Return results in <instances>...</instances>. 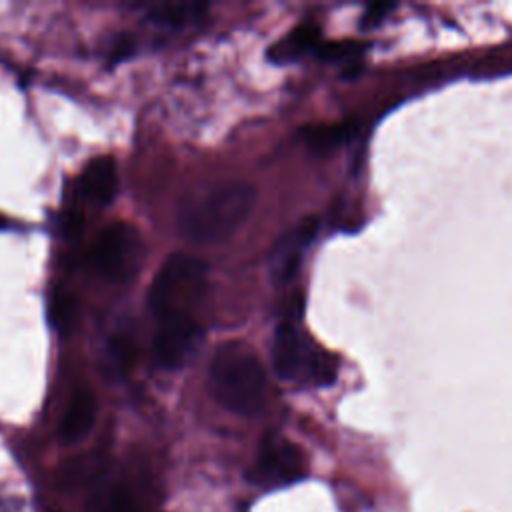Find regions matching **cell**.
<instances>
[{
  "mask_svg": "<svg viewBox=\"0 0 512 512\" xmlns=\"http://www.w3.org/2000/svg\"><path fill=\"white\" fill-rule=\"evenodd\" d=\"M256 188L242 180L220 182L190 194L178 208L176 226L182 236L198 244L230 238L252 214Z\"/></svg>",
  "mask_w": 512,
  "mask_h": 512,
  "instance_id": "cell-1",
  "label": "cell"
},
{
  "mask_svg": "<svg viewBox=\"0 0 512 512\" xmlns=\"http://www.w3.org/2000/svg\"><path fill=\"white\" fill-rule=\"evenodd\" d=\"M298 320H282L272 340V366L284 380H310L328 386L336 378V360L316 348L298 328Z\"/></svg>",
  "mask_w": 512,
  "mask_h": 512,
  "instance_id": "cell-4",
  "label": "cell"
},
{
  "mask_svg": "<svg viewBox=\"0 0 512 512\" xmlns=\"http://www.w3.org/2000/svg\"><path fill=\"white\" fill-rule=\"evenodd\" d=\"M318 226H320L318 218L308 216L276 240V244L272 246L270 256H268V272H270V280L274 284H278V286L288 284L296 276V272L302 264V256L308 250V246L312 244V240L318 232Z\"/></svg>",
  "mask_w": 512,
  "mask_h": 512,
  "instance_id": "cell-8",
  "label": "cell"
},
{
  "mask_svg": "<svg viewBox=\"0 0 512 512\" xmlns=\"http://www.w3.org/2000/svg\"><path fill=\"white\" fill-rule=\"evenodd\" d=\"M364 50L362 42H354V40H342V42H328L324 46H318V54L322 60H348L354 58L358 52Z\"/></svg>",
  "mask_w": 512,
  "mask_h": 512,
  "instance_id": "cell-17",
  "label": "cell"
},
{
  "mask_svg": "<svg viewBox=\"0 0 512 512\" xmlns=\"http://www.w3.org/2000/svg\"><path fill=\"white\" fill-rule=\"evenodd\" d=\"M304 142L310 150L324 154L340 146L348 136V124H320V126H306Z\"/></svg>",
  "mask_w": 512,
  "mask_h": 512,
  "instance_id": "cell-15",
  "label": "cell"
},
{
  "mask_svg": "<svg viewBox=\"0 0 512 512\" xmlns=\"http://www.w3.org/2000/svg\"><path fill=\"white\" fill-rule=\"evenodd\" d=\"M82 192L96 204H108L118 192V168L110 156L92 158L80 176Z\"/></svg>",
  "mask_w": 512,
  "mask_h": 512,
  "instance_id": "cell-9",
  "label": "cell"
},
{
  "mask_svg": "<svg viewBox=\"0 0 512 512\" xmlns=\"http://www.w3.org/2000/svg\"><path fill=\"white\" fill-rule=\"evenodd\" d=\"M88 512H140V504L128 486L104 480L92 490Z\"/></svg>",
  "mask_w": 512,
  "mask_h": 512,
  "instance_id": "cell-13",
  "label": "cell"
},
{
  "mask_svg": "<svg viewBox=\"0 0 512 512\" xmlns=\"http://www.w3.org/2000/svg\"><path fill=\"white\" fill-rule=\"evenodd\" d=\"M82 214L78 212V210H70L66 216H64V220H62V230H64V234L68 236V238H76V236H80V232H82Z\"/></svg>",
  "mask_w": 512,
  "mask_h": 512,
  "instance_id": "cell-18",
  "label": "cell"
},
{
  "mask_svg": "<svg viewBox=\"0 0 512 512\" xmlns=\"http://www.w3.org/2000/svg\"><path fill=\"white\" fill-rule=\"evenodd\" d=\"M206 276L208 266L204 260L182 252L168 256L150 284L148 308L156 318L172 314L190 316L206 286Z\"/></svg>",
  "mask_w": 512,
  "mask_h": 512,
  "instance_id": "cell-3",
  "label": "cell"
},
{
  "mask_svg": "<svg viewBox=\"0 0 512 512\" xmlns=\"http://www.w3.org/2000/svg\"><path fill=\"white\" fill-rule=\"evenodd\" d=\"M208 390L226 410L252 416L266 400V372L246 342L220 344L208 364Z\"/></svg>",
  "mask_w": 512,
  "mask_h": 512,
  "instance_id": "cell-2",
  "label": "cell"
},
{
  "mask_svg": "<svg viewBox=\"0 0 512 512\" xmlns=\"http://www.w3.org/2000/svg\"><path fill=\"white\" fill-rule=\"evenodd\" d=\"M390 10V6H384V4H376L372 6L370 10H366L364 18H362V26H374L378 20H382V16Z\"/></svg>",
  "mask_w": 512,
  "mask_h": 512,
  "instance_id": "cell-19",
  "label": "cell"
},
{
  "mask_svg": "<svg viewBox=\"0 0 512 512\" xmlns=\"http://www.w3.org/2000/svg\"><path fill=\"white\" fill-rule=\"evenodd\" d=\"M318 40H320V28L312 22H302L296 28H292L284 38H280L270 46L268 60L276 64L294 62L304 54H308L310 50L318 48Z\"/></svg>",
  "mask_w": 512,
  "mask_h": 512,
  "instance_id": "cell-11",
  "label": "cell"
},
{
  "mask_svg": "<svg viewBox=\"0 0 512 512\" xmlns=\"http://www.w3.org/2000/svg\"><path fill=\"white\" fill-rule=\"evenodd\" d=\"M306 474L302 450L280 436H268L248 470L250 482L262 488H280L300 480Z\"/></svg>",
  "mask_w": 512,
  "mask_h": 512,
  "instance_id": "cell-6",
  "label": "cell"
},
{
  "mask_svg": "<svg viewBox=\"0 0 512 512\" xmlns=\"http://www.w3.org/2000/svg\"><path fill=\"white\" fill-rule=\"evenodd\" d=\"M132 52H134V42H132V40H128V38L120 40V42L114 46V50H112V62L124 60V58H126V56H130Z\"/></svg>",
  "mask_w": 512,
  "mask_h": 512,
  "instance_id": "cell-20",
  "label": "cell"
},
{
  "mask_svg": "<svg viewBox=\"0 0 512 512\" xmlns=\"http://www.w3.org/2000/svg\"><path fill=\"white\" fill-rule=\"evenodd\" d=\"M134 362V342L128 332H116L106 344L104 370L108 376H124Z\"/></svg>",
  "mask_w": 512,
  "mask_h": 512,
  "instance_id": "cell-14",
  "label": "cell"
},
{
  "mask_svg": "<svg viewBox=\"0 0 512 512\" xmlns=\"http://www.w3.org/2000/svg\"><path fill=\"white\" fill-rule=\"evenodd\" d=\"M206 4L200 2H172V4H156L150 6L146 12V18L160 26V28H168V30H180V28H188L196 22H200V18H204L206 14Z\"/></svg>",
  "mask_w": 512,
  "mask_h": 512,
  "instance_id": "cell-12",
  "label": "cell"
},
{
  "mask_svg": "<svg viewBox=\"0 0 512 512\" xmlns=\"http://www.w3.org/2000/svg\"><path fill=\"white\" fill-rule=\"evenodd\" d=\"M94 418H96V398L92 390L82 388L70 398L68 408L60 420V428H58L60 440L64 444L80 442L90 432Z\"/></svg>",
  "mask_w": 512,
  "mask_h": 512,
  "instance_id": "cell-10",
  "label": "cell"
},
{
  "mask_svg": "<svg viewBox=\"0 0 512 512\" xmlns=\"http://www.w3.org/2000/svg\"><path fill=\"white\" fill-rule=\"evenodd\" d=\"M144 260V242L140 232L126 224L114 222L102 230L90 250L92 268L110 282L132 280Z\"/></svg>",
  "mask_w": 512,
  "mask_h": 512,
  "instance_id": "cell-5",
  "label": "cell"
},
{
  "mask_svg": "<svg viewBox=\"0 0 512 512\" xmlns=\"http://www.w3.org/2000/svg\"><path fill=\"white\" fill-rule=\"evenodd\" d=\"M202 340V330L188 314H172L158 318L152 354L160 368L176 370L194 354L198 342Z\"/></svg>",
  "mask_w": 512,
  "mask_h": 512,
  "instance_id": "cell-7",
  "label": "cell"
},
{
  "mask_svg": "<svg viewBox=\"0 0 512 512\" xmlns=\"http://www.w3.org/2000/svg\"><path fill=\"white\" fill-rule=\"evenodd\" d=\"M78 318V304L72 296L60 294L54 296L50 302V320L52 326L60 332V334H68Z\"/></svg>",
  "mask_w": 512,
  "mask_h": 512,
  "instance_id": "cell-16",
  "label": "cell"
}]
</instances>
